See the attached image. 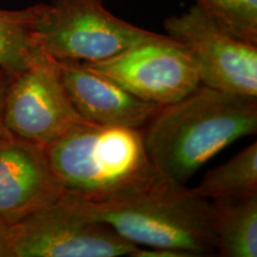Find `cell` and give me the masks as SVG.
I'll return each mask as SVG.
<instances>
[{
  "label": "cell",
  "instance_id": "5bb4252c",
  "mask_svg": "<svg viewBox=\"0 0 257 257\" xmlns=\"http://www.w3.org/2000/svg\"><path fill=\"white\" fill-rule=\"evenodd\" d=\"M219 27L237 40L257 44V0H194Z\"/></svg>",
  "mask_w": 257,
  "mask_h": 257
},
{
  "label": "cell",
  "instance_id": "4fadbf2b",
  "mask_svg": "<svg viewBox=\"0 0 257 257\" xmlns=\"http://www.w3.org/2000/svg\"><path fill=\"white\" fill-rule=\"evenodd\" d=\"M41 4L23 10H0V68L11 78L28 68L40 53L35 24Z\"/></svg>",
  "mask_w": 257,
  "mask_h": 257
},
{
  "label": "cell",
  "instance_id": "3957f363",
  "mask_svg": "<svg viewBox=\"0 0 257 257\" xmlns=\"http://www.w3.org/2000/svg\"><path fill=\"white\" fill-rule=\"evenodd\" d=\"M61 200L83 216L107 224L135 245L192 256L217 255L211 201L163 173L146 188L117 200L93 204L64 194Z\"/></svg>",
  "mask_w": 257,
  "mask_h": 257
},
{
  "label": "cell",
  "instance_id": "8fae6325",
  "mask_svg": "<svg viewBox=\"0 0 257 257\" xmlns=\"http://www.w3.org/2000/svg\"><path fill=\"white\" fill-rule=\"evenodd\" d=\"M217 255L257 256V194L236 200L211 201Z\"/></svg>",
  "mask_w": 257,
  "mask_h": 257
},
{
  "label": "cell",
  "instance_id": "ba28073f",
  "mask_svg": "<svg viewBox=\"0 0 257 257\" xmlns=\"http://www.w3.org/2000/svg\"><path fill=\"white\" fill-rule=\"evenodd\" d=\"M163 27L168 36L188 49L201 85L257 96V44L231 36L198 5L167 18Z\"/></svg>",
  "mask_w": 257,
  "mask_h": 257
},
{
  "label": "cell",
  "instance_id": "277c9868",
  "mask_svg": "<svg viewBox=\"0 0 257 257\" xmlns=\"http://www.w3.org/2000/svg\"><path fill=\"white\" fill-rule=\"evenodd\" d=\"M102 2L41 4L34 35L38 49L57 61L98 62L156 35L115 17Z\"/></svg>",
  "mask_w": 257,
  "mask_h": 257
},
{
  "label": "cell",
  "instance_id": "30bf717a",
  "mask_svg": "<svg viewBox=\"0 0 257 257\" xmlns=\"http://www.w3.org/2000/svg\"><path fill=\"white\" fill-rule=\"evenodd\" d=\"M57 62L70 102L88 123L142 130L159 110L82 62Z\"/></svg>",
  "mask_w": 257,
  "mask_h": 257
},
{
  "label": "cell",
  "instance_id": "9c48e42d",
  "mask_svg": "<svg viewBox=\"0 0 257 257\" xmlns=\"http://www.w3.org/2000/svg\"><path fill=\"white\" fill-rule=\"evenodd\" d=\"M62 195L44 147L0 127V219L18 224Z\"/></svg>",
  "mask_w": 257,
  "mask_h": 257
},
{
  "label": "cell",
  "instance_id": "5b68a950",
  "mask_svg": "<svg viewBox=\"0 0 257 257\" xmlns=\"http://www.w3.org/2000/svg\"><path fill=\"white\" fill-rule=\"evenodd\" d=\"M82 63L159 107L181 100L201 85L188 49L168 35L156 34L110 59Z\"/></svg>",
  "mask_w": 257,
  "mask_h": 257
},
{
  "label": "cell",
  "instance_id": "2e32d148",
  "mask_svg": "<svg viewBox=\"0 0 257 257\" xmlns=\"http://www.w3.org/2000/svg\"><path fill=\"white\" fill-rule=\"evenodd\" d=\"M10 81H11V76L4 69L0 68V127L3 126V110H4L5 95Z\"/></svg>",
  "mask_w": 257,
  "mask_h": 257
},
{
  "label": "cell",
  "instance_id": "7c38bea8",
  "mask_svg": "<svg viewBox=\"0 0 257 257\" xmlns=\"http://www.w3.org/2000/svg\"><path fill=\"white\" fill-rule=\"evenodd\" d=\"M193 191L208 201L236 200L257 194V143L210 170Z\"/></svg>",
  "mask_w": 257,
  "mask_h": 257
},
{
  "label": "cell",
  "instance_id": "9a60e30c",
  "mask_svg": "<svg viewBox=\"0 0 257 257\" xmlns=\"http://www.w3.org/2000/svg\"><path fill=\"white\" fill-rule=\"evenodd\" d=\"M12 225L0 219V257H12Z\"/></svg>",
  "mask_w": 257,
  "mask_h": 257
},
{
  "label": "cell",
  "instance_id": "8992f818",
  "mask_svg": "<svg viewBox=\"0 0 257 257\" xmlns=\"http://www.w3.org/2000/svg\"><path fill=\"white\" fill-rule=\"evenodd\" d=\"M88 123L75 111L60 78L57 60L40 53L11 78L3 126L15 136L47 147L76 125Z\"/></svg>",
  "mask_w": 257,
  "mask_h": 257
},
{
  "label": "cell",
  "instance_id": "7a4b0ae2",
  "mask_svg": "<svg viewBox=\"0 0 257 257\" xmlns=\"http://www.w3.org/2000/svg\"><path fill=\"white\" fill-rule=\"evenodd\" d=\"M63 194L100 204L146 188L160 175L143 130L83 123L44 147Z\"/></svg>",
  "mask_w": 257,
  "mask_h": 257
},
{
  "label": "cell",
  "instance_id": "6da1fadb",
  "mask_svg": "<svg viewBox=\"0 0 257 257\" xmlns=\"http://www.w3.org/2000/svg\"><path fill=\"white\" fill-rule=\"evenodd\" d=\"M142 130L156 168L186 184L234 141L256 134L257 96L200 85L181 100L159 107Z\"/></svg>",
  "mask_w": 257,
  "mask_h": 257
},
{
  "label": "cell",
  "instance_id": "52a82bcc",
  "mask_svg": "<svg viewBox=\"0 0 257 257\" xmlns=\"http://www.w3.org/2000/svg\"><path fill=\"white\" fill-rule=\"evenodd\" d=\"M12 257H119L140 246L60 199L12 225Z\"/></svg>",
  "mask_w": 257,
  "mask_h": 257
}]
</instances>
